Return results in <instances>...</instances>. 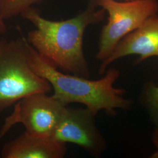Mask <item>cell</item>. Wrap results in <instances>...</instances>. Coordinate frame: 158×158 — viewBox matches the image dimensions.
Masks as SVG:
<instances>
[{"label": "cell", "mask_w": 158, "mask_h": 158, "mask_svg": "<svg viewBox=\"0 0 158 158\" xmlns=\"http://www.w3.org/2000/svg\"><path fill=\"white\" fill-rule=\"evenodd\" d=\"M98 6L97 0H90L85 11L62 21L46 19L31 6L21 14L36 28L29 32L27 40L55 68L89 79L90 70L83 52V36L88 26L100 23L104 18L105 10H97Z\"/></svg>", "instance_id": "1"}, {"label": "cell", "mask_w": 158, "mask_h": 158, "mask_svg": "<svg viewBox=\"0 0 158 158\" xmlns=\"http://www.w3.org/2000/svg\"><path fill=\"white\" fill-rule=\"evenodd\" d=\"M28 48L29 66L50 83L53 90L52 97L63 105L80 103L96 115L103 110L110 116L115 115L117 109L127 110L132 107V100L123 97L125 89L114 87L119 76L118 69L108 68L102 79L90 80L59 71L29 43Z\"/></svg>", "instance_id": "2"}, {"label": "cell", "mask_w": 158, "mask_h": 158, "mask_svg": "<svg viewBox=\"0 0 158 158\" xmlns=\"http://www.w3.org/2000/svg\"><path fill=\"white\" fill-rule=\"evenodd\" d=\"M28 46L23 36L0 40V112L26 96L52 90L50 83L29 66Z\"/></svg>", "instance_id": "3"}, {"label": "cell", "mask_w": 158, "mask_h": 158, "mask_svg": "<svg viewBox=\"0 0 158 158\" xmlns=\"http://www.w3.org/2000/svg\"><path fill=\"white\" fill-rule=\"evenodd\" d=\"M98 6L108 14V22L100 34L97 59L105 60L119 42L158 12L156 0H97Z\"/></svg>", "instance_id": "4"}, {"label": "cell", "mask_w": 158, "mask_h": 158, "mask_svg": "<svg viewBox=\"0 0 158 158\" xmlns=\"http://www.w3.org/2000/svg\"><path fill=\"white\" fill-rule=\"evenodd\" d=\"M67 106L44 93L30 94L14 104L11 115L0 130V141L12 127L22 124L34 135L53 138Z\"/></svg>", "instance_id": "5"}, {"label": "cell", "mask_w": 158, "mask_h": 158, "mask_svg": "<svg viewBox=\"0 0 158 158\" xmlns=\"http://www.w3.org/2000/svg\"><path fill=\"white\" fill-rule=\"evenodd\" d=\"M96 116L87 108L67 106L53 138L63 143L76 144L94 158L100 156L107 145L96 125Z\"/></svg>", "instance_id": "6"}, {"label": "cell", "mask_w": 158, "mask_h": 158, "mask_svg": "<svg viewBox=\"0 0 158 158\" xmlns=\"http://www.w3.org/2000/svg\"><path fill=\"white\" fill-rule=\"evenodd\" d=\"M131 55L139 56L136 63L151 57L158 56V17L156 15L148 18L140 27L119 42L110 56L102 62L99 73L103 75L112 63Z\"/></svg>", "instance_id": "7"}, {"label": "cell", "mask_w": 158, "mask_h": 158, "mask_svg": "<svg viewBox=\"0 0 158 158\" xmlns=\"http://www.w3.org/2000/svg\"><path fill=\"white\" fill-rule=\"evenodd\" d=\"M67 153L66 143L53 138L34 135L25 131L21 135L4 144L3 158H63Z\"/></svg>", "instance_id": "8"}, {"label": "cell", "mask_w": 158, "mask_h": 158, "mask_svg": "<svg viewBox=\"0 0 158 158\" xmlns=\"http://www.w3.org/2000/svg\"><path fill=\"white\" fill-rule=\"evenodd\" d=\"M141 101L146 108L153 124L158 125V86L152 81H148L143 86Z\"/></svg>", "instance_id": "9"}, {"label": "cell", "mask_w": 158, "mask_h": 158, "mask_svg": "<svg viewBox=\"0 0 158 158\" xmlns=\"http://www.w3.org/2000/svg\"><path fill=\"white\" fill-rule=\"evenodd\" d=\"M43 0H0V17L3 19L16 17Z\"/></svg>", "instance_id": "10"}, {"label": "cell", "mask_w": 158, "mask_h": 158, "mask_svg": "<svg viewBox=\"0 0 158 158\" xmlns=\"http://www.w3.org/2000/svg\"><path fill=\"white\" fill-rule=\"evenodd\" d=\"M153 143L158 149V125L156 126L155 130L153 131L152 136Z\"/></svg>", "instance_id": "11"}, {"label": "cell", "mask_w": 158, "mask_h": 158, "mask_svg": "<svg viewBox=\"0 0 158 158\" xmlns=\"http://www.w3.org/2000/svg\"><path fill=\"white\" fill-rule=\"evenodd\" d=\"M7 31V28L6 23L4 21V19L0 17V34H5Z\"/></svg>", "instance_id": "12"}, {"label": "cell", "mask_w": 158, "mask_h": 158, "mask_svg": "<svg viewBox=\"0 0 158 158\" xmlns=\"http://www.w3.org/2000/svg\"><path fill=\"white\" fill-rule=\"evenodd\" d=\"M125 1H132V0H125Z\"/></svg>", "instance_id": "13"}]
</instances>
